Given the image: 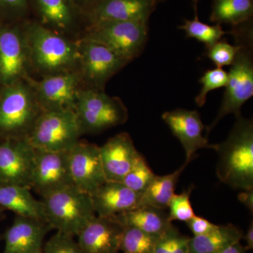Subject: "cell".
Segmentation results:
<instances>
[{"mask_svg": "<svg viewBox=\"0 0 253 253\" xmlns=\"http://www.w3.org/2000/svg\"><path fill=\"white\" fill-rule=\"evenodd\" d=\"M193 186L181 192L179 194H174L169 201L168 209V218L172 221H188L195 215L194 210L191 204V194Z\"/></svg>", "mask_w": 253, "mask_h": 253, "instance_id": "cell-32", "label": "cell"}, {"mask_svg": "<svg viewBox=\"0 0 253 253\" xmlns=\"http://www.w3.org/2000/svg\"><path fill=\"white\" fill-rule=\"evenodd\" d=\"M231 34L241 48L228 73L227 84L217 117L208 126L207 136L228 115L241 114V108L253 96L252 19L233 27Z\"/></svg>", "mask_w": 253, "mask_h": 253, "instance_id": "cell-3", "label": "cell"}, {"mask_svg": "<svg viewBox=\"0 0 253 253\" xmlns=\"http://www.w3.org/2000/svg\"><path fill=\"white\" fill-rule=\"evenodd\" d=\"M52 230L46 221L16 216L4 234L2 253H36L42 250L43 241Z\"/></svg>", "mask_w": 253, "mask_h": 253, "instance_id": "cell-20", "label": "cell"}, {"mask_svg": "<svg viewBox=\"0 0 253 253\" xmlns=\"http://www.w3.org/2000/svg\"><path fill=\"white\" fill-rule=\"evenodd\" d=\"M30 11L29 0H0V23L26 21Z\"/></svg>", "mask_w": 253, "mask_h": 253, "instance_id": "cell-34", "label": "cell"}, {"mask_svg": "<svg viewBox=\"0 0 253 253\" xmlns=\"http://www.w3.org/2000/svg\"><path fill=\"white\" fill-rule=\"evenodd\" d=\"M160 236L132 226H124L120 251L124 253H154Z\"/></svg>", "mask_w": 253, "mask_h": 253, "instance_id": "cell-27", "label": "cell"}, {"mask_svg": "<svg viewBox=\"0 0 253 253\" xmlns=\"http://www.w3.org/2000/svg\"><path fill=\"white\" fill-rule=\"evenodd\" d=\"M200 0H193V3H194V7L195 11V14H198L197 12V5Z\"/></svg>", "mask_w": 253, "mask_h": 253, "instance_id": "cell-41", "label": "cell"}, {"mask_svg": "<svg viewBox=\"0 0 253 253\" xmlns=\"http://www.w3.org/2000/svg\"><path fill=\"white\" fill-rule=\"evenodd\" d=\"M35 154L27 138L0 139V184L31 188Z\"/></svg>", "mask_w": 253, "mask_h": 253, "instance_id": "cell-14", "label": "cell"}, {"mask_svg": "<svg viewBox=\"0 0 253 253\" xmlns=\"http://www.w3.org/2000/svg\"><path fill=\"white\" fill-rule=\"evenodd\" d=\"M157 2H162V1H167V0H156Z\"/></svg>", "mask_w": 253, "mask_h": 253, "instance_id": "cell-43", "label": "cell"}, {"mask_svg": "<svg viewBox=\"0 0 253 253\" xmlns=\"http://www.w3.org/2000/svg\"><path fill=\"white\" fill-rule=\"evenodd\" d=\"M2 216H3V209H1V208H0V221H1V219H2Z\"/></svg>", "mask_w": 253, "mask_h": 253, "instance_id": "cell-42", "label": "cell"}, {"mask_svg": "<svg viewBox=\"0 0 253 253\" xmlns=\"http://www.w3.org/2000/svg\"><path fill=\"white\" fill-rule=\"evenodd\" d=\"M37 22L63 34L75 29L85 18L73 0H29Z\"/></svg>", "mask_w": 253, "mask_h": 253, "instance_id": "cell-19", "label": "cell"}, {"mask_svg": "<svg viewBox=\"0 0 253 253\" xmlns=\"http://www.w3.org/2000/svg\"><path fill=\"white\" fill-rule=\"evenodd\" d=\"M219 253H247V250L246 249L245 246L241 244V243L238 242L231 245L227 249Z\"/></svg>", "mask_w": 253, "mask_h": 253, "instance_id": "cell-40", "label": "cell"}, {"mask_svg": "<svg viewBox=\"0 0 253 253\" xmlns=\"http://www.w3.org/2000/svg\"><path fill=\"white\" fill-rule=\"evenodd\" d=\"M239 200L250 211H253V189L244 190L239 195Z\"/></svg>", "mask_w": 253, "mask_h": 253, "instance_id": "cell-37", "label": "cell"}, {"mask_svg": "<svg viewBox=\"0 0 253 253\" xmlns=\"http://www.w3.org/2000/svg\"><path fill=\"white\" fill-rule=\"evenodd\" d=\"M217 151L216 174L221 183L233 189H253V122L236 116V122L225 140L212 144Z\"/></svg>", "mask_w": 253, "mask_h": 253, "instance_id": "cell-1", "label": "cell"}, {"mask_svg": "<svg viewBox=\"0 0 253 253\" xmlns=\"http://www.w3.org/2000/svg\"><path fill=\"white\" fill-rule=\"evenodd\" d=\"M162 119L180 141L186 161H192L199 150L212 148V144H208V138L204 136L206 126L197 111L176 109L166 111L162 115Z\"/></svg>", "mask_w": 253, "mask_h": 253, "instance_id": "cell-15", "label": "cell"}, {"mask_svg": "<svg viewBox=\"0 0 253 253\" xmlns=\"http://www.w3.org/2000/svg\"><path fill=\"white\" fill-rule=\"evenodd\" d=\"M68 152L36 150L31 189L44 197L57 190L74 185L70 174Z\"/></svg>", "mask_w": 253, "mask_h": 253, "instance_id": "cell-12", "label": "cell"}, {"mask_svg": "<svg viewBox=\"0 0 253 253\" xmlns=\"http://www.w3.org/2000/svg\"><path fill=\"white\" fill-rule=\"evenodd\" d=\"M78 44L80 73L91 88L104 90L106 83L129 63L98 42L84 38Z\"/></svg>", "mask_w": 253, "mask_h": 253, "instance_id": "cell-11", "label": "cell"}, {"mask_svg": "<svg viewBox=\"0 0 253 253\" xmlns=\"http://www.w3.org/2000/svg\"><path fill=\"white\" fill-rule=\"evenodd\" d=\"M42 201L51 229L68 235L77 236L96 216L90 195L75 185L46 195Z\"/></svg>", "mask_w": 253, "mask_h": 253, "instance_id": "cell-5", "label": "cell"}, {"mask_svg": "<svg viewBox=\"0 0 253 253\" xmlns=\"http://www.w3.org/2000/svg\"><path fill=\"white\" fill-rule=\"evenodd\" d=\"M245 241H246V246H245L247 251L253 249V222L251 221L249 229L246 231V234L243 235Z\"/></svg>", "mask_w": 253, "mask_h": 253, "instance_id": "cell-39", "label": "cell"}, {"mask_svg": "<svg viewBox=\"0 0 253 253\" xmlns=\"http://www.w3.org/2000/svg\"><path fill=\"white\" fill-rule=\"evenodd\" d=\"M243 231L234 224L217 225L204 235L190 238V253H219L231 245L240 242Z\"/></svg>", "mask_w": 253, "mask_h": 253, "instance_id": "cell-24", "label": "cell"}, {"mask_svg": "<svg viewBox=\"0 0 253 253\" xmlns=\"http://www.w3.org/2000/svg\"><path fill=\"white\" fill-rule=\"evenodd\" d=\"M123 226H132L149 234L161 235L172 224L165 210L139 206L113 217Z\"/></svg>", "mask_w": 253, "mask_h": 253, "instance_id": "cell-23", "label": "cell"}, {"mask_svg": "<svg viewBox=\"0 0 253 253\" xmlns=\"http://www.w3.org/2000/svg\"><path fill=\"white\" fill-rule=\"evenodd\" d=\"M28 78L0 88V139L28 138L42 113Z\"/></svg>", "mask_w": 253, "mask_h": 253, "instance_id": "cell-4", "label": "cell"}, {"mask_svg": "<svg viewBox=\"0 0 253 253\" xmlns=\"http://www.w3.org/2000/svg\"><path fill=\"white\" fill-rule=\"evenodd\" d=\"M86 39L98 42L131 62L144 51L149 38V22H104L88 26Z\"/></svg>", "mask_w": 253, "mask_h": 253, "instance_id": "cell-8", "label": "cell"}, {"mask_svg": "<svg viewBox=\"0 0 253 253\" xmlns=\"http://www.w3.org/2000/svg\"><path fill=\"white\" fill-rule=\"evenodd\" d=\"M186 223L190 230L194 234V236L208 234L215 229L217 226V224H213L206 218L196 216V214Z\"/></svg>", "mask_w": 253, "mask_h": 253, "instance_id": "cell-36", "label": "cell"}, {"mask_svg": "<svg viewBox=\"0 0 253 253\" xmlns=\"http://www.w3.org/2000/svg\"><path fill=\"white\" fill-rule=\"evenodd\" d=\"M68 166L73 184L92 195L106 181L99 146L80 140L68 151Z\"/></svg>", "mask_w": 253, "mask_h": 253, "instance_id": "cell-13", "label": "cell"}, {"mask_svg": "<svg viewBox=\"0 0 253 253\" xmlns=\"http://www.w3.org/2000/svg\"><path fill=\"white\" fill-rule=\"evenodd\" d=\"M191 161H186L174 172L154 176L149 187L141 194L139 206H150L158 209H168L169 201L175 194L174 191L181 173Z\"/></svg>", "mask_w": 253, "mask_h": 253, "instance_id": "cell-25", "label": "cell"}, {"mask_svg": "<svg viewBox=\"0 0 253 253\" xmlns=\"http://www.w3.org/2000/svg\"><path fill=\"white\" fill-rule=\"evenodd\" d=\"M43 253V251H42H42H39V252H38V253Z\"/></svg>", "mask_w": 253, "mask_h": 253, "instance_id": "cell-44", "label": "cell"}, {"mask_svg": "<svg viewBox=\"0 0 253 253\" xmlns=\"http://www.w3.org/2000/svg\"><path fill=\"white\" fill-rule=\"evenodd\" d=\"M240 48L241 46L238 42L234 45L221 39L209 47H206V55L215 65L216 67L230 66L234 62Z\"/></svg>", "mask_w": 253, "mask_h": 253, "instance_id": "cell-33", "label": "cell"}, {"mask_svg": "<svg viewBox=\"0 0 253 253\" xmlns=\"http://www.w3.org/2000/svg\"><path fill=\"white\" fill-rule=\"evenodd\" d=\"M141 196L121 181H106L91 197L96 215L111 217L139 207Z\"/></svg>", "mask_w": 253, "mask_h": 253, "instance_id": "cell-21", "label": "cell"}, {"mask_svg": "<svg viewBox=\"0 0 253 253\" xmlns=\"http://www.w3.org/2000/svg\"><path fill=\"white\" fill-rule=\"evenodd\" d=\"M228 81V73L222 68L208 70L199 80L202 84L201 91L196 97V103L200 107L206 104L208 93L219 88L225 87Z\"/></svg>", "mask_w": 253, "mask_h": 253, "instance_id": "cell-31", "label": "cell"}, {"mask_svg": "<svg viewBox=\"0 0 253 253\" xmlns=\"http://www.w3.org/2000/svg\"><path fill=\"white\" fill-rule=\"evenodd\" d=\"M23 24L31 66L44 76L76 71L80 64L78 42L36 21Z\"/></svg>", "mask_w": 253, "mask_h": 253, "instance_id": "cell-2", "label": "cell"}, {"mask_svg": "<svg viewBox=\"0 0 253 253\" xmlns=\"http://www.w3.org/2000/svg\"><path fill=\"white\" fill-rule=\"evenodd\" d=\"M42 111H76L83 81L77 71L45 76L40 81L28 78Z\"/></svg>", "mask_w": 253, "mask_h": 253, "instance_id": "cell-10", "label": "cell"}, {"mask_svg": "<svg viewBox=\"0 0 253 253\" xmlns=\"http://www.w3.org/2000/svg\"><path fill=\"white\" fill-rule=\"evenodd\" d=\"M190 237L183 235L172 224L161 234L154 253H190Z\"/></svg>", "mask_w": 253, "mask_h": 253, "instance_id": "cell-30", "label": "cell"}, {"mask_svg": "<svg viewBox=\"0 0 253 253\" xmlns=\"http://www.w3.org/2000/svg\"><path fill=\"white\" fill-rule=\"evenodd\" d=\"M124 226L114 217L96 215L78 234L84 253H119Z\"/></svg>", "mask_w": 253, "mask_h": 253, "instance_id": "cell-17", "label": "cell"}, {"mask_svg": "<svg viewBox=\"0 0 253 253\" xmlns=\"http://www.w3.org/2000/svg\"><path fill=\"white\" fill-rule=\"evenodd\" d=\"M100 0H73L75 4L77 5L78 8L81 10L82 12L84 15L90 11L91 9L97 4Z\"/></svg>", "mask_w": 253, "mask_h": 253, "instance_id": "cell-38", "label": "cell"}, {"mask_svg": "<svg viewBox=\"0 0 253 253\" xmlns=\"http://www.w3.org/2000/svg\"><path fill=\"white\" fill-rule=\"evenodd\" d=\"M76 113L83 134L106 130L128 119L127 109L121 99L91 87L80 91Z\"/></svg>", "mask_w": 253, "mask_h": 253, "instance_id": "cell-7", "label": "cell"}, {"mask_svg": "<svg viewBox=\"0 0 253 253\" xmlns=\"http://www.w3.org/2000/svg\"><path fill=\"white\" fill-rule=\"evenodd\" d=\"M253 0H212L211 22L239 26L252 19Z\"/></svg>", "mask_w": 253, "mask_h": 253, "instance_id": "cell-26", "label": "cell"}, {"mask_svg": "<svg viewBox=\"0 0 253 253\" xmlns=\"http://www.w3.org/2000/svg\"><path fill=\"white\" fill-rule=\"evenodd\" d=\"M0 208L11 211L18 217L46 222L42 201L34 197L28 186L0 184Z\"/></svg>", "mask_w": 253, "mask_h": 253, "instance_id": "cell-22", "label": "cell"}, {"mask_svg": "<svg viewBox=\"0 0 253 253\" xmlns=\"http://www.w3.org/2000/svg\"><path fill=\"white\" fill-rule=\"evenodd\" d=\"M156 0H100L85 15L89 25L104 22H149L156 10Z\"/></svg>", "mask_w": 253, "mask_h": 253, "instance_id": "cell-16", "label": "cell"}, {"mask_svg": "<svg viewBox=\"0 0 253 253\" xmlns=\"http://www.w3.org/2000/svg\"><path fill=\"white\" fill-rule=\"evenodd\" d=\"M155 176L156 174L149 167L146 159L140 154L121 182L132 191L142 194L149 187Z\"/></svg>", "mask_w": 253, "mask_h": 253, "instance_id": "cell-29", "label": "cell"}, {"mask_svg": "<svg viewBox=\"0 0 253 253\" xmlns=\"http://www.w3.org/2000/svg\"><path fill=\"white\" fill-rule=\"evenodd\" d=\"M82 135L76 111H42L27 139L36 150L66 152Z\"/></svg>", "mask_w": 253, "mask_h": 253, "instance_id": "cell-6", "label": "cell"}, {"mask_svg": "<svg viewBox=\"0 0 253 253\" xmlns=\"http://www.w3.org/2000/svg\"><path fill=\"white\" fill-rule=\"evenodd\" d=\"M99 149L105 176L110 181H122L141 154L126 132L112 136Z\"/></svg>", "mask_w": 253, "mask_h": 253, "instance_id": "cell-18", "label": "cell"}, {"mask_svg": "<svg viewBox=\"0 0 253 253\" xmlns=\"http://www.w3.org/2000/svg\"><path fill=\"white\" fill-rule=\"evenodd\" d=\"M23 22L0 23L1 86L28 78L31 61Z\"/></svg>", "mask_w": 253, "mask_h": 253, "instance_id": "cell-9", "label": "cell"}, {"mask_svg": "<svg viewBox=\"0 0 253 253\" xmlns=\"http://www.w3.org/2000/svg\"><path fill=\"white\" fill-rule=\"evenodd\" d=\"M179 29L185 32L188 38L195 40L206 44L209 47L217 41H220L226 32L223 30L221 25L215 24L211 26L200 21L198 14H195L192 20H185L184 24L179 27Z\"/></svg>", "mask_w": 253, "mask_h": 253, "instance_id": "cell-28", "label": "cell"}, {"mask_svg": "<svg viewBox=\"0 0 253 253\" xmlns=\"http://www.w3.org/2000/svg\"></svg>", "mask_w": 253, "mask_h": 253, "instance_id": "cell-45", "label": "cell"}, {"mask_svg": "<svg viewBox=\"0 0 253 253\" xmlns=\"http://www.w3.org/2000/svg\"><path fill=\"white\" fill-rule=\"evenodd\" d=\"M44 253H84L74 236L56 231L43 246Z\"/></svg>", "mask_w": 253, "mask_h": 253, "instance_id": "cell-35", "label": "cell"}]
</instances>
